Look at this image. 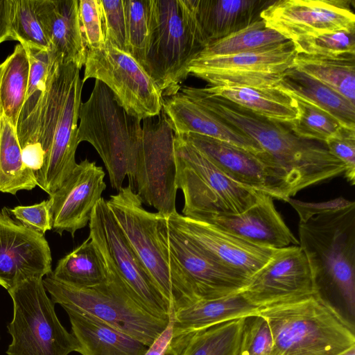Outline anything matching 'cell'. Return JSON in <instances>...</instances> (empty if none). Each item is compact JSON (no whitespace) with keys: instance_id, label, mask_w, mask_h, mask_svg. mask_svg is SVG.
<instances>
[{"instance_id":"obj_34","label":"cell","mask_w":355,"mask_h":355,"mask_svg":"<svg viewBox=\"0 0 355 355\" xmlns=\"http://www.w3.org/2000/svg\"><path fill=\"white\" fill-rule=\"evenodd\" d=\"M36 186L33 172L22 161L17 130L0 116V191L15 195Z\"/></svg>"},{"instance_id":"obj_11","label":"cell","mask_w":355,"mask_h":355,"mask_svg":"<svg viewBox=\"0 0 355 355\" xmlns=\"http://www.w3.org/2000/svg\"><path fill=\"white\" fill-rule=\"evenodd\" d=\"M143 135L131 171L129 187L143 204L168 217L176 210L175 134L164 112L144 119Z\"/></svg>"},{"instance_id":"obj_39","label":"cell","mask_w":355,"mask_h":355,"mask_svg":"<svg viewBox=\"0 0 355 355\" xmlns=\"http://www.w3.org/2000/svg\"><path fill=\"white\" fill-rule=\"evenodd\" d=\"M292 43L297 53L322 56L355 54V29L302 37Z\"/></svg>"},{"instance_id":"obj_32","label":"cell","mask_w":355,"mask_h":355,"mask_svg":"<svg viewBox=\"0 0 355 355\" xmlns=\"http://www.w3.org/2000/svg\"><path fill=\"white\" fill-rule=\"evenodd\" d=\"M293 67L355 105V54L322 56L297 53Z\"/></svg>"},{"instance_id":"obj_9","label":"cell","mask_w":355,"mask_h":355,"mask_svg":"<svg viewBox=\"0 0 355 355\" xmlns=\"http://www.w3.org/2000/svg\"><path fill=\"white\" fill-rule=\"evenodd\" d=\"M13 304V317L7 328L12 337L8 355H69L79 344L58 320L54 303L43 278L26 280L8 291Z\"/></svg>"},{"instance_id":"obj_43","label":"cell","mask_w":355,"mask_h":355,"mask_svg":"<svg viewBox=\"0 0 355 355\" xmlns=\"http://www.w3.org/2000/svg\"><path fill=\"white\" fill-rule=\"evenodd\" d=\"M329 152L345 166V178L355 183V130L342 127L325 141Z\"/></svg>"},{"instance_id":"obj_18","label":"cell","mask_w":355,"mask_h":355,"mask_svg":"<svg viewBox=\"0 0 355 355\" xmlns=\"http://www.w3.org/2000/svg\"><path fill=\"white\" fill-rule=\"evenodd\" d=\"M52 257L44 235L13 218L8 207L0 209V286L7 291L52 270Z\"/></svg>"},{"instance_id":"obj_12","label":"cell","mask_w":355,"mask_h":355,"mask_svg":"<svg viewBox=\"0 0 355 355\" xmlns=\"http://www.w3.org/2000/svg\"><path fill=\"white\" fill-rule=\"evenodd\" d=\"M89 234L107 268L122 280L135 298L155 316L169 320L171 311L132 248L106 200L95 206L89 223Z\"/></svg>"},{"instance_id":"obj_36","label":"cell","mask_w":355,"mask_h":355,"mask_svg":"<svg viewBox=\"0 0 355 355\" xmlns=\"http://www.w3.org/2000/svg\"><path fill=\"white\" fill-rule=\"evenodd\" d=\"M291 96L297 110V116L289 124L297 136L325 143L343 127L324 110L304 99Z\"/></svg>"},{"instance_id":"obj_17","label":"cell","mask_w":355,"mask_h":355,"mask_svg":"<svg viewBox=\"0 0 355 355\" xmlns=\"http://www.w3.org/2000/svg\"><path fill=\"white\" fill-rule=\"evenodd\" d=\"M260 309L316 293L307 258L299 245L279 248L242 290Z\"/></svg>"},{"instance_id":"obj_5","label":"cell","mask_w":355,"mask_h":355,"mask_svg":"<svg viewBox=\"0 0 355 355\" xmlns=\"http://www.w3.org/2000/svg\"><path fill=\"white\" fill-rule=\"evenodd\" d=\"M318 293L261 308L273 337L272 355H339L355 346L354 326Z\"/></svg>"},{"instance_id":"obj_7","label":"cell","mask_w":355,"mask_h":355,"mask_svg":"<svg viewBox=\"0 0 355 355\" xmlns=\"http://www.w3.org/2000/svg\"><path fill=\"white\" fill-rule=\"evenodd\" d=\"M77 139L93 146L108 172L111 187L119 191L133 165L143 130L141 119L129 114L112 92L95 80L92 92L79 110Z\"/></svg>"},{"instance_id":"obj_30","label":"cell","mask_w":355,"mask_h":355,"mask_svg":"<svg viewBox=\"0 0 355 355\" xmlns=\"http://www.w3.org/2000/svg\"><path fill=\"white\" fill-rule=\"evenodd\" d=\"M244 318L173 337L166 355H237Z\"/></svg>"},{"instance_id":"obj_14","label":"cell","mask_w":355,"mask_h":355,"mask_svg":"<svg viewBox=\"0 0 355 355\" xmlns=\"http://www.w3.org/2000/svg\"><path fill=\"white\" fill-rule=\"evenodd\" d=\"M297 54L289 41L263 51L225 56L197 57L189 64V75L214 86L277 88L283 74L294 67Z\"/></svg>"},{"instance_id":"obj_6","label":"cell","mask_w":355,"mask_h":355,"mask_svg":"<svg viewBox=\"0 0 355 355\" xmlns=\"http://www.w3.org/2000/svg\"><path fill=\"white\" fill-rule=\"evenodd\" d=\"M107 268V279L94 286H72L55 278L52 272L43 279V284L54 304L64 309L90 315L150 347L166 328L170 319L150 313L119 276Z\"/></svg>"},{"instance_id":"obj_37","label":"cell","mask_w":355,"mask_h":355,"mask_svg":"<svg viewBox=\"0 0 355 355\" xmlns=\"http://www.w3.org/2000/svg\"><path fill=\"white\" fill-rule=\"evenodd\" d=\"M12 40L26 49L50 51V44L37 17L35 0H12Z\"/></svg>"},{"instance_id":"obj_27","label":"cell","mask_w":355,"mask_h":355,"mask_svg":"<svg viewBox=\"0 0 355 355\" xmlns=\"http://www.w3.org/2000/svg\"><path fill=\"white\" fill-rule=\"evenodd\" d=\"M64 310L83 355H144L149 347L90 315Z\"/></svg>"},{"instance_id":"obj_31","label":"cell","mask_w":355,"mask_h":355,"mask_svg":"<svg viewBox=\"0 0 355 355\" xmlns=\"http://www.w3.org/2000/svg\"><path fill=\"white\" fill-rule=\"evenodd\" d=\"M30 62L27 51L17 44L0 64V116L17 130L28 85Z\"/></svg>"},{"instance_id":"obj_10","label":"cell","mask_w":355,"mask_h":355,"mask_svg":"<svg viewBox=\"0 0 355 355\" xmlns=\"http://www.w3.org/2000/svg\"><path fill=\"white\" fill-rule=\"evenodd\" d=\"M204 49L183 21L178 0H150V38L143 69L162 98L177 93L190 62Z\"/></svg>"},{"instance_id":"obj_16","label":"cell","mask_w":355,"mask_h":355,"mask_svg":"<svg viewBox=\"0 0 355 355\" xmlns=\"http://www.w3.org/2000/svg\"><path fill=\"white\" fill-rule=\"evenodd\" d=\"M347 0H274L261 13L267 27L291 42L355 29V15Z\"/></svg>"},{"instance_id":"obj_22","label":"cell","mask_w":355,"mask_h":355,"mask_svg":"<svg viewBox=\"0 0 355 355\" xmlns=\"http://www.w3.org/2000/svg\"><path fill=\"white\" fill-rule=\"evenodd\" d=\"M182 137L237 182L282 200L279 184L261 155L212 137L194 133Z\"/></svg>"},{"instance_id":"obj_35","label":"cell","mask_w":355,"mask_h":355,"mask_svg":"<svg viewBox=\"0 0 355 355\" xmlns=\"http://www.w3.org/2000/svg\"><path fill=\"white\" fill-rule=\"evenodd\" d=\"M288 42L289 40L282 35L267 27L261 19L239 32L209 43L196 58L268 51Z\"/></svg>"},{"instance_id":"obj_45","label":"cell","mask_w":355,"mask_h":355,"mask_svg":"<svg viewBox=\"0 0 355 355\" xmlns=\"http://www.w3.org/2000/svg\"><path fill=\"white\" fill-rule=\"evenodd\" d=\"M12 0H0V44L12 40L11 17Z\"/></svg>"},{"instance_id":"obj_42","label":"cell","mask_w":355,"mask_h":355,"mask_svg":"<svg viewBox=\"0 0 355 355\" xmlns=\"http://www.w3.org/2000/svg\"><path fill=\"white\" fill-rule=\"evenodd\" d=\"M78 17L82 37L87 50L105 46L100 0H78Z\"/></svg>"},{"instance_id":"obj_41","label":"cell","mask_w":355,"mask_h":355,"mask_svg":"<svg viewBox=\"0 0 355 355\" xmlns=\"http://www.w3.org/2000/svg\"><path fill=\"white\" fill-rule=\"evenodd\" d=\"M105 44L129 53L123 0H100Z\"/></svg>"},{"instance_id":"obj_24","label":"cell","mask_w":355,"mask_h":355,"mask_svg":"<svg viewBox=\"0 0 355 355\" xmlns=\"http://www.w3.org/2000/svg\"><path fill=\"white\" fill-rule=\"evenodd\" d=\"M35 6L50 44L52 60L72 63L80 69L87 49L80 27L78 0H35Z\"/></svg>"},{"instance_id":"obj_46","label":"cell","mask_w":355,"mask_h":355,"mask_svg":"<svg viewBox=\"0 0 355 355\" xmlns=\"http://www.w3.org/2000/svg\"><path fill=\"white\" fill-rule=\"evenodd\" d=\"M172 337L173 322L170 318V320L166 328L148 347L144 355H166Z\"/></svg>"},{"instance_id":"obj_25","label":"cell","mask_w":355,"mask_h":355,"mask_svg":"<svg viewBox=\"0 0 355 355\" xmlns=\"http://www.w3.org/2000/svg\"><path fill=\"white\" fill-rule=\"evenodd\" d=\"M274 0H189L207 46L261 20V13Z\"/></svg>"},{"instance_id":"obj_1","label":"cell","mask_w":355,"mask_h":355,"mask_svg":"<svg viewBox=\"0 0 355 355\" xmlns=\"http://www.w3.org/2000/svg\"><path fill=\"white\" fill-rule=\"evenodd\" d=\"M180 91L258 144L284 201L345 172V165L329 152L325 143L297 136L288 123L259 116L202 88L182 86Z\"/></svg>"},{"instance_id":"obj_20","label":"cell","mask_w":355,"mask_h":355,"mask_svg":"<svg viewBox=\"0 0 355 355\" xmlns=\"http://www.w3.org/2000/svg\"><path fill=\"white\" fill-rule=\"evenodd\" d=\"M168 239L172 253L198 300L223 297L240 292L246 286L249 279L222 266L170 227Z\"/></svg>"},{"instance_id":"obj_4","label":"cell","mask_w":355,"mask_h":355,"mask_svg":"<svg viewBox=\"0 0 355 355\" xmlns=\"http://www.w3.org/2000/svg\"><path fill=\"white\" fill-rule=\"evenodd\" d=\"M106 203L171 313L198 301L172 253L167 217L146 210L129 186L111 195Z\"/></svg>"},{"instance_id":"obj_8","label":"cell","mask_w":355,"mask_h":355,"mask_svg":"<svg viewBox=\"0 0 355 355\" xmlns=\"http://www.w3.org/2000/svg\"><path fill=\"white\" fill-rule=\"evenodd\" d=\"M175 184L184 196L183 216L203 219L239 214L256 201L261 191L227 175L182 137L175 135Z\"/></svg>"},{"instance_id":"obj_33","label":"cell","mask_w":355,"mask_h":355,"mask_svg":"<svg viewBox=\"0 0 355 355\" xmlns=\"http://www.w3.org/2000/svg\"><path fill=\"white\" fill-rule=\"evenodd\" d=\"M52 275L77 288H88L105 282L108 270L98 249L89 236L61 258Z\"/></svg>"},{"instance_id":"obj_28","label":"cell","mask_w":355,"mask_h":355,"mask_svg":"<svg viewBox=\"0 0 355 355\" xmlns=\"http://www.w3.org/2000/svg\"><path fill=\"white\" fill-rule=\"evenodd\" d=\"M277 88L324 110L343 127L355 130V105L331 88L295 67L288 69L283 74Z\"/></svg>"},{"instance_id":"obj_40","label":"cell","mask_w":355,"mask_h":355,"mask_svg":"<svg viewBox=\"0 0 355 355\" xmlns=\"http://www.w3.org/2000/svg\"><path fill=\"white\" fill-rule=\"evenodd\" d=\"M273 346L267 320L259 313L245 317L237 355H272Z\"/></svg>"},{"instance_id":"obj_29","label":"cell","mask_w":355,"mask_h":355,"mask_svg":"<svg viewBox=\"0 0 355 355\" xmlns=\"http://www.w3.org/2000/svg\"><path fill=\"white\" fill-rule=\"evenodd\" d=\"M202 89L211 95L226 99L269 119L291 123L297 116L293 98L278 88L207 86Z\"/></svg>"},{"instance_id":"obj_38","label":"cell","mask_w":355,"mask_h":355,"mask_svg":"<svg viewBox=\"0 0 355 355\" xmlns=\"http://www.w3.org/2000/svg\"><path fill=\"white\" fill-rule=\"evenodd\" d=\"M130 54L143 67L148 48L150 0H123Z\"/></svg>"},{"instance_id":"obj_26","label":"cell","mask_w":355,"mask_h":355,"mask_svg":"<svg viewBox=\"0 0 355 355\" xmlns=\"http://www.w3.org/2000/svg\"><path fill=\"white\" fill-rule=\"evenodd\" d=\"M260 308L241 291L213 300H198L171 314L173 337L259 313Z\"/></svg>"},{"instance_id":"obj_2","label":"cell","mask_w":355,"mask_h":355,"mask_svg":"<svg viewBox=\"0 0 355 355\" xmlns=\"http://www.w3.org/2000/svg\"><path fill=\"white\" fill-rule=\"evenodd\" d=\"M80 70L72 63L51 59L39 110L21 135L19 145L26 166L34 173L37 186L54 193L76 166L79 110L83 86Z\"/></svg>"},{"instance_id":"obj_44","label":"cell","mask_w":355,"mask_h":355,"mask_svg":"<svg viewBox=\"0 0 355 355\" xmlns=\"http://www.w3.org/2000/svg\"><path fill=\"white\" fill-rule=\"evenodd\" d=\"M15 219L24 225L44 235L52 230L51 218L48 200L28 206H17L9 209Z\"/></svg>"},{"instance_id":"obj_13","label":"cell","mask_w":355,"mask_h":355,"mask_svg":"<svg viewBox=\"0 0 355 355\" xmlns=\"http://www.w3.org/2000/svg\"><path fill=\"white\" fill-rule=\"evenodd\" d=\"M84 66L83 83L89 78L103 83L129 114L144 120L160 113L159 89L130 54L105 45L87 50Z\"/></svg>"},{"instance_id":"obj_47","label":"cell","mask_w":355,"mask_h":355,"mask_svg":"<svg viewBox=\"0 0 355 355\" xmlns=\"http://www.w3.org/2000/svg\"><path fill=\"white\" fill-rule=\"evenodd\" d=\"M339 355H355V346L348 349Z\"/></svg>"},{"instance_id":"obj_19","label":"cell","mask_w":355,"mask_h":355,"mask_svg":"<svg viewBox=\"0 0 355 355\" xmlns=\"http://www.w3.org/2000/svg\"><path fill=\"white\" fill-rule=\"evenodd\" d=\"M105 172L95 162L77 163L62 185L47 200L52 230L60 235L75 233L89 225L92 211L106 189Z\"/></svg>"},{"instance_id":"obj_15","label":"cell","mask_w":355,"mask_h":355,"mask_svg":"<svg viewBox=\"0 0 355 355\" xmlns=\"http://www.w3.org/2000/svg\"><path fill=\"white\" fill-rule=\"evenodd\" d=\"M167 219L170 227L187 238L208 257L248 279L279 249L250 243L210 223L184 216L178 211Z\"/></svg>"},{"instance_id":"obj_21","label":"cell","mask_w":355,"mask_h":355,"mask_svg":"<svg viewBox=\"0 0 355 355\" xmlns=\"http://www.w3.org/2000/svg\"><path fill=\"white\" fill-rule=\"evenodd\" d=\"M274 198L260 191L257 201L236 214L212 215L202 220L250 243L282 248L299 245V241L277 211Z\"/></svg>"},{"instance_id":"obj_3","label":"cell","mask_w":355,"mask_h":355,"mask_svg":"<svg viewBox=\"0 0 355 355\" xmlns=\"http://www.w3.org/2000/svg\"><path fill=\"white\" fill-rule=\"evenodd\" d=\"M299 217V246L304 252L316 293L337 299L355 313V202L343 198L321 203L291 198Z\"/></svg>"},{"instance_id":"obj_23","label":"cell","mask_w":355,"mask_h":355,"mask_svg":"<svg viewBox=\"0 0 355 355\" xmlns=\"http://www.w3.org/2000/svg\"><path fill=\"white\" fill-rule=\"evenodd\" d=\"M162 110L175 135L194 133L217 139L261 155L263 150L253 139L218 118L180 90L162 98Z\"/></svg>"}]
</instances>
